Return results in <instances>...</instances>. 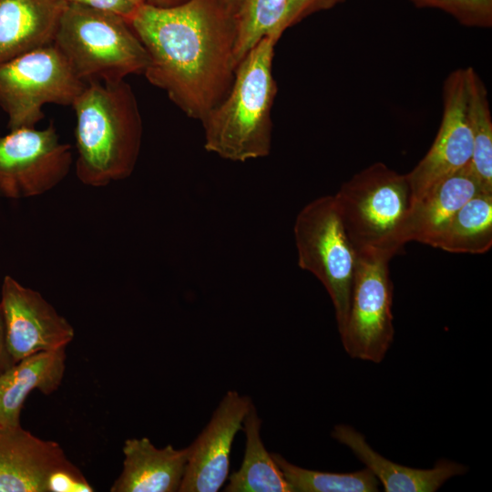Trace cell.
I'll use <instances>...</instances> for the list:
<instances>
[{
	"mask_svg": "<svg viewBox=\"0 0 492 492\" xmlns=\"http://www.w3.org/2000/svg\"><path fill=\"white\" fill-rule=\"evenodd\" d=\"M128 24L149 55L148 81L201 121L233 81L234 15L218 0H188L169 7L143 5Z\"/></svg>",
	"mask_w": 492,
	"mask_h": 492,
	"instance_id": "1",
	"label": "cell"
},
{
	"mask_svg": "<svg viewBox=\"0 0 492 492\" xmlns=\"http://www.w3.org/2000/svg\"><path fill=\"white\" fill-rule=\"evenodd\" d=\"M76 114V175L101 188L128 178L137 164L142 119L131 87L124 80L90 82L71 106Z\"/></svg>",
	"mask_w": 492,
	"mask_h": 492,
	"instance_id": "2",
	"label": "cell"
},
{
	"mask_svg": "<svg viewBox=\"0 0 492 492\" xmlns=\"http://www.w3.org/2000/svg\"><path fill=\"white\" fill-rule=\"evenodd\" d=\"M278 40L266 36L240 61L224 98L201 120L207 151L235 162L264 158L272 146V74Z\"/></svg>",
	"mask_w": 492,
	"mask_h": 492,
	"instance_id": "3",
	"label": "cell"
},
{
	"mask_svg": "<svg viewBox=\"0 0 492 492\" xmlns=\"http://www.w3.org/2000/svg\"><path fill=\"white\" fill-rule=\"evenodd\" d=\"M333 197L357 254L392 258L407 242L413 193L406 174L375 162L344 182Z\"/></svg>",
	"mask_w": 492,
	"mask_h": 492,
	"instance_id": "4",
	"label": "cell"
},
{
	"mask_svg": "<svg viewBox=\"0 0 492 492\" xmlns=\"http://www.w3.org/2000/svg\"><path fill=\"white\" fill-rule=\"evenodd\" d=\"M85 84L114 83L144 74L149 55L122 16L67 4L53 42Z\"/></svg>",
	"mask_w": 492,
	"mask_h": 492,
	"instance_id": "5",
	"label": "cell"
},
{
	"mask_svg": "<svg viewBox=\"0 0 492 492\" xmlns=\"http://www.w3.org/2000/svg\"><path fill=\"white\" fill-rule=\"evenodd\" d=\"M293 234L301 269L313 273L333 302L343 332L358 254L343 226L333 195L315 199L298 213Z\"/></svg>",
	"mask_w": 492,
	"mask_h": 492,
	"instance_id": "6",
	"label": "cell"
},
{
	"mask_svg": "<svg viewBox=\"0 0 492 492\" xmlns=\"http://www.w3.org/2000/svg\"><path fill=\"white\" fill-rule=\"evenodd\" d=\"M85 86L54 44L0 65V107L8 128L35 127L46 104L72 106Z\"/></svg>",
	"mask_w": 492,
	"mask_h": 492,
	"instance_id": "7",
	"label": "cell"
},
{
	"mask_svg": "<svg viewBox=\"0 0 492 492\" xmlns=\"http://www.w3.org/2000/svg\"><path fill=\"white\" fill-rule=\"evenodd\" d=\"M391 259L381 254H358L347 322L340 334L352 358L379 364L394 340Z\"/></svg>",
	"mask_w": 492,
	"mask_h": 492,
	"instance_id": "8",
	"label": "cell"
},
{
	"mask_svg": "<svg viewBox=\"0 0 492 492\" xmlns=\"http://www.w3.org/2000/svg\"><path fill=\"white\" fill-rule=\"evenodd\" d=\"M72 163V147L60 141L53 123L44 129L21 128L0 135V197L43 195L65 179Z\"/></svg>",
	"mask_w": 492,
	"mask_h": 492,
	"instance_id": "9",
	"label": "cell"
},
{
	"mask_svg": "<svg viewBox=\"0 0 492 492\" xmlns=\"http://www.w3.org/2000/svg\"><path fill=\"white\" fill-rule=\"evenodd\" d=\"M0 306L15 363L38 352L66 348L75 337L71 323L40 292L9 275L3 280Z\"/></svg>",
	"mask_w": 492,
	"mask_h": 492,
	"instance_id": "10",
	"label": "cell"
},
{
	"mask_svg": "<svg viewBox=\"0 0 492 492\" xmlns=\"http://www.w3.org/2000/svg\"><path fill=\"white\" fill-rule=\"evenodd\" d=\"M471 157L466 68H457L443 84L442 119L435 140L425 157L406 174L413 204L438 181L470 164Z\"/></svg>",
	"mask_w": 492,
	"mask_h": 492,
	"instance_id": "11",
	"label": "cell"
},
{
	"mask_svg": "<svg viewBox=\"0 0 492 492\" xmlns=\"http://www.w3.org/2000/svg\"><path fill=\"white\" fill-rule=\"evenodd\" d=\"M252 402L228 391L211 418L188 446L189 457L179 491L218 492L229 477L230 456L237 432Z\"/></svg>",
	"mask_w": 492,
	"mask_h": 492,
	"instance_id": "12",
	"label": "cell"
},
{
	"mask_svg": "<svg viewBox=\"0 0 492 492\" xmlns=\"http://www.w3.org/2000/svg\"><path fill=\"white\" fill-rule=\"evenodd\" d=\"M72 466L58 443L0 424V492H48L52 475Z\"/></svg>",
	"mask_w": 492,
	"mask_h": 492,
	"instance_id": "13",
	"label": "cell"
},
{
	"mask_svg": "<svg viewBox=\"0 0 492 492\" xmlns=\"http://www.w3.org/2000/svg\"><path fill=\"white\" fill-rule=\"evenodd\" d=\"M122 450L123 468L111 492L179 491L188 462V446L157 448L148 437H141L127 439Z\"/></svg>",
	"mask_w": 492,
	"mask_h": 492,
	"instance_id": "14",
	"label": "cell"
},
{
	"mask_svg": "<svg viewBox=\"0 0 492 492\" xmlns=\"http://www.w3.org/2000/svg\"><path fill=\"white\" fill-rule=\"evenodd\" d=\"M67 3L0 0V65L52 45Z\"/></svg>",
	"mask_w": 492,
	"mask_h": 492,
	"instance_id": "15",
	"label": "cell"
},
{
	"mask_svg": "<svg viewBox=\"0 0 492 492\" xmlns=\"http://www.w3.org/2000/svg\"><path fill=\"white\" fill-rule=\"evenodd\" d=\"M332 436L354 452L386 492H434L449 478L467 472L466 466L447 459L438 460L430 469L396 464L374 451L364 436L350 425H335Z\"/></svg>",
	"mask_w": 492,
	"mask_h": 492,
	"instance_id": "16",
	"label": "cell"
},
{
	"mask_svg": "<svg viewBox=\"0 0 492 492\" xmlns=\"http://www.w3.org/2000/svg\"><path fill=\"white\" fill-rule=\"evenodd\" d=\"M66 358V348L38 352L19 360L0 374L1 425H20L24 403L34 390L49 395L59 388Z\"/></svg>",
	"mask_w": 492,
	"mask_h": 492,
	"instance_id": "17",
	"label": "cell"
},
{
	"mask_svg": "<svg viewBox=\"0 0 492 492\" xmlns=\"http://www.w3.org/2000/svg\"><path fill=\"white\" fill-rule=\"evenodd\" d=\"M480 190L470 164L438 181L413 204L407 242L432 246L455 213Z\"/></svg>",
	"mask_w": 492,
	"mask_h": 492,
	"instance_id": "18",
	"label": "cell"
},
{
	"mask_svg": "<svg viewBox=\"0 0 492 492\" xmlns=\"http://www.w3.org/2000/svg\"><path fill=\"white\" fill-rule=\"evenodd\" d=\"M245 451L239 470L231 473L225 492H293L261 437V420L251 404L243 420Z\"/></svg>",
	"mask_w": 492,
	"mask_h": 492,
	"instance_id": "19",
	"label": "cell"
},
{
	"mask_svg": "<svg viewBox=\"0 0 492 492\" xmlns=\"http://www.w3.org/2000/svg\"><path fill=\"white\" fill-rule=\"evenodd\" d=\"M492 246V193L478 191L449 220L432 247L480 254Z\"/></svg>",
	"mask_w": 492,
	"mask_h": 492,
	"instance_id": "20",
	"label": "cell"
},
{
	"mask_svg": "<svg viewBox=\"0 0 492 492\" xmlns=\"http://www.w3.org/2000/svg\"><path fill=\"white\" fill-rule=\"evenodd\" d=\"M466 113L472 136L470 166L481 191L492 193V118L487 89L473 67H466Z\"/></svg>",
	"mask_w": 492,
	"mask_h": 492,
	"instance_id": "21",
	"label": "cell"
},
{
	"mask_svg": "<svg viewBox=\"0 0 492 492\" xmlns=\"http://www.w3.org/2000/svg\"><path fill=\"white\" fill-rule=\"evenodd\" d=\"M287 0H241L235 13L236 67L245 55L262 38L272 36L279 40Z\"/></svg>",
	"mask_w": 492,
	"mask_h": 492,
	"instance_id": "22",
	"label": "cell"
},
{
	"mask_svg": "<svg viewBox=\"0 0 492 492\" xmlns=\"http://www.w3.org/2000/svg\"><path fill=\"white\" fill-rule=\"evenodd\" d=\"M272 456L293 492H375L379 480L367 467L353 473H331L295 466L282 455Z\"/></svg>",
	"mask_w": 492,
	"mask_h": 492,
	"instance_id": "23",
	"label": "cell"
},
{
	"mask_svg": "<svg viewBox=\"0 0 492 492\" xmlns=\"http://www.w3.org/2000/svg\"><path fill=\"white\" fill-rule=\"evenodd\" d=\"M419 8L442 11L458 24L472 28L492 26V0H409Z\"/></svg>",
	"mask_w": 492,
	"mask_h": 492,
	"instance_id": "24",
	"label": "cell"
},
{
	"mask_svg": "<svg viewBox=\"0 0 492 492\" xmlns=\"http://www.w3.org/2000/svg\"><path fill=\"white\" fill-rule=\"evenodd\" d=\"M345 0H287L282 25V33L318 12L330 10Z\"/></svg>",
	"mask_w": 492,
	"mask_h": 492,
	"instance_id": "25",
	"label": "cell"
},
{
	"mask_svg": "<svg viewBox=\"0 0 492 492\" xmlns=\"http://www.w3.org/2000/svg\"><path fill=\"white\" fill-rule=\"evenodd\" d=\"M67 4H77L93 9L117 14L128 22L131 19L137 8L128 0H62Z\"/></svg>",
	"mask_w": 492,
	"mask_h": 492,
	"instance_id": "26",
	"label": "cell"
},
{
	"mask_svg": "<svg viewBox=\"0 0 492 492\" xmlns=\"http://www.w3.org/2000/svg\"><path fill=\"white\" fill-rule=\"evenodd\" d=\"M15 364L10 355L5 340V329L3 313L0 306V374Z\"/></svg>",
	"mask_w": 492,
	"mask_h": 492,
	"instance_id": "27",
	"label": "cell"
},
{
	"mask_svg": "<svg viewBox=\"0 0 492 492\" xmlns=\"http://www.w3.org/2000/svg\"><path fill=\"white\" fill-rule=\"evenodd\" d=\"M188 0H148L146 5L159 7H169L185 3Z\"/></svg>",
	"mask_w": 492,
	"mask_h": 492,
	"instance_id": "28",
	"label": "cell"
},
{
	"mask_svg": "<svg viewBox=\"0 0 492 492\" xmlns=\"http://www.w3.org/2000/svg\"><path fill=\"white\" fill-rule=\"evenodd\" d=\"M227 10L232 13L235 16V13L238 10L241 0H218Z\"/></svg>",
	"mask_w": 492,
	"mask_h": 492,
	"instance_id": "29",
	"label": "cell"
},
{
	"mask_svg": "<svg viewBox=\"0 0 492 492\" xmlns=\"http://www.w3.org/2000/svg\"><path fill=\"white\" fill-rule=\"evenodd\" d=\"M129 3H131L136 7H139L143 5H146L148 0H128Z\"/></svg>",
	"mask_w": 492,
	"mask_h": 492,
	"instance_id": "30",
	"label": "cell"
}]
</instances>
